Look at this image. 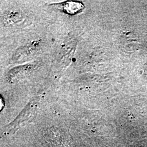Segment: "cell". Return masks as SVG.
<instances>
[{
	"instance_id": "cell-1",
	"label": "cell",
	"mask_w": 147,
	"mask_h": 147,
	"mask_svg": "<svg viewBox=\"0 0 147 147\" xmlns=\"http://www.w3.org/2000/svg\"><path fill=\"white\" fill-rule=\"evenodd\" d=\"M63 10L69 14H75L84 8V5L80 2L68 1L63 4Z\"/></svg>"
}]
</instances>
